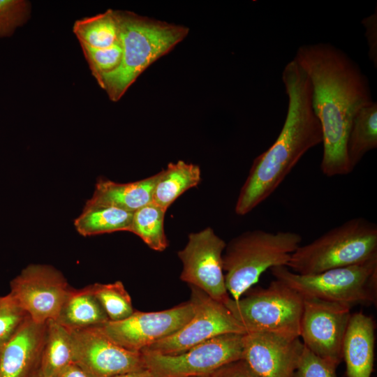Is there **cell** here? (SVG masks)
Masks as SVG:
<instances>
[{"label": "cell", "instance_id": "22", "mask_svg": "<svg viewBox=\"0 0 377 377\" xmlns=\"http://www.w3.org/2000/svg\"><path fill=\"white\" fill-rule=\"evenodd\" d=\"M133 214L115 207L86 202L82 212L75 219L74 226L82 236L129 231Z\"/></svg>", "mask_w": 377, "mask_h": 377}, {"label": "cell", "instance_id": "21", "mask_svg": "<svg viewBox=\"0 0 377 377\" xmlns=\"http://www.w3.org/2000/svg\"><path fill=\"white\" fill-rule=\"evenodd\" d=\"M73 362L71 331L55 320L45 323V334L38 369L47 377H56L60 371Z\"/></svg>", "mask_w": 377, "mask_h": 377}, {"label": "cell", "instance_id": "33", "mask_svg": "<svg viewBox=\"0 0 377 377\" xmlns=\"http://www.w3.org/2000/svg\"><path fill=\"white\" fill-rule=\"evenodd\" d=\"M116 377H159L150 370L144 369L140 371L129 372Z\"/></svg>", "mask_w": 377, "mask_h": 377}, {"label": "cell", "instance_id": "12", "mask_svg": "<svg viewBox=\"0 0 377 377\" xmlns=\"http://www.w3.org/2000/svg\"><path fill=\"white\" fill-rule=\"evenodd\" d=\"M351 308L338 302L303 297L300 337L311 353L337 367L343 360L342 343Z\"/></svg>", "mask_w": 377, "mask_h": 377}, {"label": "cell", "instance_id": "23", "mask_svg": "<svg viewBox=\"0 0 377 377\" xmlns=\"http://www.w3.org/2000/svg\"><path fill=\"white\" fill-rule=\"evenodd\" d=\"M73 31L80 43L94 48H105L120 42L119 12L108 9L90 17L77 20Z\"/></svg>", "mask_w": 377, "mask_h": 377}, {"label": "cell", "instance_id": "10", "mask_svg": "<svg viewBox=\"0 0 377 377\" xmlns=\"http://www.w3.org/2000/svg\"><path fill=\"white\" fill-rule=\"evenodd\" d=\"M226 246L225 241L208 227L190 233L187 244L177 253L182 263L180 279L223 304L231 298L223 269Z\"/></svg>", "mask_w": 377, "mask_h": 377}, {"label": "cell", "instance_id": "32", "mask_svg": "<svg viewBox=\"0 0 377 377\" xmlns=\"http://www.w3.org/2000/svg\"><path fill=\"white\" fill-rule=\"evenodd\" d=\"M56 377H89V376L75 362L64 367Z\"/></svg>", "mask_w": 377, "mask_h": 377}, {"label": "cell", "instance_id": "27", "mask_svg": "<svg viewBox=\"0 0 377 377\" xmlns=\"http://www.w3.org/2000/svg\"><path fill=\"white\" fill-rule=\"evenodd\" d=\"M93 76L97 80L101 76L115 71L121 64V42L105 48H94L80 43Z\"/></svg>", "mask_w": 377, "mask_h": 377}, {"label": "cell", "instance_id": "3", "mask_svg": "<svg viewBox=\"0 0 377 377\" xmlns=\"http://www.w3.org/2000/svg\"><path fill=\"white\" fill-rule=\"evenodd\" d=\"M122 59L113 72L96 81L114 102L119 101L140 75L174 48L188 34V28L118 11Z\"/></svg>", "mask_w": 377, "mask_h": 377}, {"label": "cell", "instance_id": "1", "mask_svg": "<svg viewBox=\"0 0 377 377\" xmlns=\"http://www.w3.org/2000/svg\"><path fill=\"white\" fill-rule=\"evenodd\" d=\"M294 59L311 84L312 108L323 135L321 171L330 177L348 175L353 170L347 154L353 119L374 102L369 80L353 59L329 43L303 45Z\"/></svg>", "mask_w": 377, "mask_h": 377}, {"label": "cell", "instance_id": "28", "mask_svg": "<svg viewBox=\"0 0 377 377\" xmlns=\"http://www.w3.org/2000/svg\"><path fill=\"white\" fill-rule=\"evenodd\" d=\"M30 13V3L23 0H0V38L11 36L24 24Z\"/></svg>", "mask_w": 377, "mask_h": 377}, {"label": "cell", "instance_id": "15", "mask_svg": "<svg viewBox=\"0 0 377 377\" xmlns=\"http://www.w3.org/2000/svg\"><path fill=\"white\" fill-rule=\"evenodd\" d=\"M304 347L300 337L246 332L242 338V359L260 377H294Z\"/></svg>", "mask_w": 377, "mask_h": 377}, {"label": "cell", "instance_id": "34", "mask_svg": "<svg viewBox=\"0 0 377 377\" xmlns=\"http://www.w3.org/2000/svg\"><path fill=\"white\" fill-rule=\"evenodd\" d=\"M25 377H47V376L43 375L40 371V370L38 369V367H37L33 371H31L29 374H28Z\"/></svg>", "mask_w": 377, "mask_h": 377}, {"label": "cell", "instance_id": "20", "mask_svg": "<svg viewBox=\"0 0 377 377\" xmlns=\"http://www.w3.org/2000/svg\"><path fill=\"white\" fill-rule=\"evenodd\" d=\"M201 182V171L198 165L184 161L170 163L158 172L152 202L167 211L182 193L197 186Z\"/></svg>", "mask_w": 377, "mask_h": 377}, {"label": "cell", "instance_id": "18", "mask_svg": "<svg viewBox=\"0 0 377 377\" xmlns=\"http://www.w3.org/2000/svg\"><path fill=\"white\" fill-rule=\"evenodd\" d=\"M158 178V172L147 178L125 184L99 178L92 197L87 202L134 212L152 202Z\"/></svg>", "mask_w": 377, "mask_h": 377}, {"label": "cell", "instance_id": "17", "mask_svg": "<svg viewBox=\"0 0 377 377\" xmlns=\"http://www.w3.org/2000/svg\"><path fill=\"white\" fill-rule=\"evenodd\" d=\"M374 348V319L362 312L351 313L342 343L347 377H371Z\"/></svg>", "mask_w": 377, "mask_h": 377}, {"label": "cell", "instance_id": "25", "mask_svg": "<svg viewBox=\"0 0 377 377\" xmlns=\"http://www.w3.org/2000/svg\"><path fill=\"white\" fill-rule=\"evenodd\" d=\"M165 212L151 202L133 212L128 232L138 235L152 250L164 251L168 246L164 230Z\"/></svg>", "mask_w": 377, "mask_h": 377}, {"label": "cell", "instance_id": "24", "mask_svg": "<svg viewBox=\"0 0 377 377\" xmlns=\"http://www.w3.org/2000/svg\"><path fill=\"white\" fill-rule=\"evenodd\" d=\"M377 147V104L373 102L355 114L347 142V154L353 170L363 156Z\"/></svg>", "mask_w": 377, "mask_h": 377}, {"label": "cell", "instance_id": "5", "mask_svg": "<svg viewBox=\"0 0 377 377\" xmlns=\"http://www.w3.org/2000/svg\"><path fill=\"white\" fill-rule=\"evenodd\" d=\"M377 256V226L362 217L345 221L311 242L300 246L287 267L299 274H314L328 269L366 262Z\"/></svg>", "mask_w": 377, "mask_h": 377}, {"label": "cell", "instance_id": "7", "mask_svg": "<svg viewBox=\"0 0 377 377\" xmlns=\"http://www.w3.org/2000/svg\"><path fill=\"white\" fill-rule=\"evenodd\" d=\"M225 306L246 332H263L300 337L303 297L275 279L266 288L249 289Z\"/></svg>", "mask_w": 377, "mask_h": 377}, {"label": "cell", "instance_id": "31", "mask_svg": "<svg viewBox=\"0 0 377 377\" xmlns=\"http://www.w3.org/2000/svg\"><path fill=\"white\" fill-rule=\"evenodd\" d=\"M203 377H260L244 359L230 362Z\"/></svg>", "mask_w": 377, "mask_h": 377}, {"label": "cell", "instance_id": "11", "mask_svg": "<svg viewBox=\"0 0 377 377\" xmlns=\"http://www.w3.org/2000/svg\"><path fill=\"white\" fill-rule=\"evenodd\" d=\"M71 288L54 267L31 264L12 279L9 293L32 320L45 324L57 319Z\"/></svg>", "mask_w": 377, "mask_h": 377}, {"label": "cell", "instance_id": "29", "mask_svg": "<svg viewBox=\"0 0 377 377\" xmlns=\"http://www.w3.org/2000/svg\"><path fill=\"white\" fill-rule=\"evenodd\" d=\"M27 316L9 293L0 295V346L12 337Z\"/></svg>", "mask_w": 377, "mask_h": 377}, {"label": "cell", "instance_id": "26", "mask_svg": "<svg viewBox=\"0 0 377 377\" xmlns=\"http://www.w3.org/2000/svg\"><path fill=\"white\" fill-rule=\"evenodd\" d=\"M89 287L110 321L124 320L134 313L131 296L121 281L96 283Z\"/></svg>", "mask_w": 377, "mask_h": 377}, {"label": "cell", "instance_id": "9", "mask_svg": "<svg viewBox=\"0 0 377 377\" xmlns=\"http://www.w3.org/2000/svg\"><path fill=\"white\" fill-rule=\"evenodd\" d=\"M243 335L222 334L176 355L141 353L146 369L159 377H203L242 359Z\"/></svg>", "mask_w": 377, "mask_h": 377}, {"label": "cell", "instance_id": "2", "mask_svg": "<svg viewBox=\"0 0 377 377\" xmlns=\"http://www.w3.org/2000/svg\"><path fill=\"white\" fill-rule=\"evenodd\" d=\"M288 110L274 143L253 161L236 202L235 212L244 216L267 199L302 157L322 143L320 121L311 104L310 80L295 59L282 72Z\"/></svg>", "mask_w": 377, "mask_h": 377}, {"label": "cell", "instance_id": "30", "mask_svg": "<svg viewBox=\"0 0 377 377\" xmlns=\"http://www.w3.org/2000/svg\"><path fill=\"white\" fill-rule=\"evenodd\" d=\"M336 369L304 346L294 377H337Z\"/></svg>", "mask_w": 377, "mask_h": 377}, {"label": "cell", "instance_id": "14", "mask_svg": "<svg viewBox=\"0 0 377 377\" xmlns=\"http://www.w3.org/2000/svg\"><path fill=\"white\" fill-rule=\"evenodd\" d=\"M194 313L189 300L173 308L151 312L135 311L119 321L108 320L103 332L121 347L135 352L165 339L184 326Z\"/></svg>", "mask_w": 377, "mask_h": 377}, {"label": "cell", "instance_id": "8", "mask_svg": "<svg viewBox=\"0 0 377 377\" xmlns=\"http://www.w3.org/2000/svg\"><path fill=\"white\" fill-rule=\"evenodd\" d=\"M189 286V300L194 309L192 317L176 332L145 348L142 353L176 355L222 334L246 333L225 304L200 289Z\"/></svg>", "mask_w": 377, "mask_h": 377}, {"label": "cell", "instance_id": "4", "mask_svg": "<svg viewBox=\"0 0 377 377\" xmlns=\"http://www.w3.org/2000/svg\"><path fill=\"white\" fill-rule=\"evenodd\" d=\"M302 238L291 231H246L232 239L223 253L225 282L230 297L239 300L267 269L287 266Z\"/></svg>", "mask_w": 377, "mask_h": 377}, {"label": "cell", "instance_id": "6", "mask_svg": "<svg viewBox=\"0 0 377 377\" xmlns=\"http://www.w3.org/2000/svg\"><path fill=\"white\" fill-rule=\"evenodd\" d=\"M275 279L302 297L350 306L371 305L377 300V256L362 263L328 269L314 274H299L286 266L270 269Z\"/></svg>", "mask_w": 377, "mask_h": 377}, {"label": "cell", "instance_id": "19", "mask_svg": "<svg viewBox=\"0 0 377 377\" xmlns=\"http://www.w3.org/2000/svg\"><path fill=\"white\" fill-rule=\"evenodd\" d=\"M70 330L100 327L109 319L89 285L71 288L55 320Z\"/></svg>", "mask_w": 377, "mask_h": 377}, {"label": "cell", "instance_id": "13", "mask_svg": "<svg viewBox=\"0 0 377 377\" xmlns=\"http://www.w3.org/2000/svg\"><path fill=\"white\" fill-rule=\"evenodd\" d=\"M70 331L73 362L89 377H116L146 369L141 352L118 345L100 327Z\"/></svg>", "mask_w": 377, "mask_h": 377}, {"label": "cell", "instance_id": "16", "mask_svg": "<svg viewBox=\"0 0 377 377\" xmlns=\"http://www.w3.org/2000/svg\"><path fill=\"white\" fill-rule=\"evenodd\" d=\"M45 323L28 316L12 337L0 346V377H25L38 365Z\"/></svg>", "mask_w": 377, "mask_h": 377}]
</instances>
